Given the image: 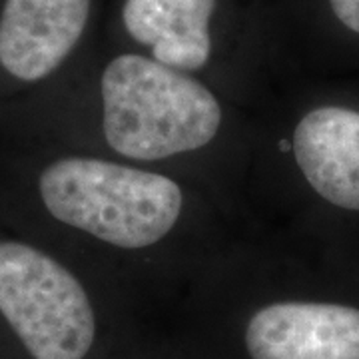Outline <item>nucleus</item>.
Returning a JSON list of instances; mask_svg holds the SVG:
<instances>
[{
    "label": "nucleus",
    "instance_id": "obj_8",
    "mask_svg": "<svg viewBox=\"0 0 359 359\" xmlns=\"http://www.w3.org/2000/svg\"><path fill=\"white\" fill-rule=\"evenodd\" d=\"M110 359H192L162 320L150 321Z\"/></svg>",
    "mask_w": 359,
    "mask_h": 359
},
{
    "label": "nucleus",
    "instance_id": "obj_4",
    "mask_svg": "<svg viewBox=\"0 0 359 359\" xmlns=\"http://www.w3.org/2000/svg\"><path fill=\"white\" fill-rule=\"evenodd\" d=\"M242 202L256 228L349 248L359 230V100L256 106Z\"/></svg>",
    "mask_w": 359,
    "mask_h": 359
},
{
    "label": "nucleus",
    "instance_id": "obj_6",
    "mask_svg": "<svg viewBox=\"0 0 359 359\" xmlns=\"http://www.w3.org/2000/svg\"><path fill=\"white\" fill-rule=\"evenodd\" d=\"M92 0H2L0 70L20 84L56 74L84 39Z\"/></svg>",
    "mask_w": 359,
    "mask_h": 359
},
{
    "label": "nucleus",
    "instance_id": "obj_7",
    "mask_svg": "<svg viewBox=\"0 0 359 359\" xmlns=\"http://www.w3.org/2000/svg\"><path fill=\"white\" fill-rule=\"evenodd\" d=\"M218 0H124L122 26L128 39L158 62L205 76L216 52Z\"/></svg>",
    "mask_w": 359,
    "mask_h": 359
},
{
    "label": "nucleus",
    "instance_id": "obj_1",
    "mask_svg": "<svg viewBox=\"0 0 359 359\" xmlns=\"http://www.w3.org/2000/svg\"><path fill=\"white\" fill-rule=\"evenodd\" d=\"M44 214L92 244L160 320L254 230L244 205L192 176L102 154L52 158L34 182Z\"/></svg>",
    "mask_w": 359,
    "mask_h": 359
},
{
    "label": "nucleus",
    "instance_id": "obj_2",
    "mask_svg": "<svg viewBox=\"0 0 359 359\" xmlns=\"http://www.w3.org/2000/svg\"><path fill=\"white\" fill-rule=\"evenodd\" d=\"M164 323L192 359H359V266L344 245L254 228Z\"/></svg>",
    "mask_w": 359,
    "mask_h": 359
},
{
    "label": "nucleus",
    "instance_id": "obj_5",
    "mask_svg": "<svg viewBox=\"0 0 359 359\" xmlns=\"http://www.w3.org/2000/svg\"><path fill=\"white\" fill-rule=\"evenodd\" d=\"M154 320L112 278L92 283L40 245L0 240V359H110Z\"/></svg>",
    "mask_w": 359,
    "mask_h": 359
},
{
    "label": "nucleus",
    "instance_id": "obj_9",
    "mask_svg": "<svg viewBox=\"0 0 359 359\" xmlns=\"http://www.w3.org/2000/svg\"><path fill=\"white\" fill-rule=\"evenodd\" d=\"M335 22L359 36V0H325Z\"/></svg>",
    "mask_w": 359,
    "mask_h": 359
},
{
    "label": "nucleus",
    "instance_id": "obj_3",
    "mask_svg": "<svg viewBox=\"0 0 359 359\" xmlns=\"http://www.w3.org/2000/svg\"><path fill=\"white\" fill-rule=\"evenodd\" d=\"M254 110L146 52H118L96 80V142L102 156L192 176L244 205Z\"/></svg>",
    "mask_w": 359,
    "mask_h": 359
}]
</instances>
